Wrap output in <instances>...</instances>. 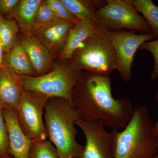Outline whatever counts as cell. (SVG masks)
<instances>
[{"label":"cell","mask_w":158,"mask_h":158,"mask_svg":"<svg viewBox=\"0 0 158 158\" xmlns=\"http://www.w3.org/2000/svg\"><path fill=\"white\" fill-rule=\"evenodd\" d=\"M71 101L80 118L101 120L113 130L126 127L134 112L132 104L127 99L113 98L110 75L88 72L80 74Z\"/></svg>","instance_id":"6da1fadb"},{"label":"cell","mask_w":158,"mask_h":158,"mask_svg":"<svg viewBox=\"0 0 158 158\" xmlns=\"http://www.w3.org/2000/svg\"><path fill=\"white\" fill-rule=\"evenodd\" d=\"M44 116L50 141L59 158H82L84 146L77 141L75 127L80 116L72 103L61 98H49Z\"/></svg>","instance_id":"7a4b0ae2"},{"label":"cell","mask_w":158,"mask_h":158,"mask_svg":"<svg viewBox=\"0 0 158 158\" xmlns=\"http://www.w3.org/2000/svg\"><path fill=\"white\" fill-rule=\"evenodd\" d=\"M153 125L147 108H134L123 131H112L114 158H153L158 150L157 141L152 131Z\"/></svg>","instance_id":"3957f363"},{"label":"cell","mask_w":158,"mask_h":158,"mask_svg":"<svg viewBox=\"0 0 158 158\" xmlns=\"http://www.w3.org/2000/svg\"><path fill=\"white\" fill-rule=\"evenodd\" d=\"M71 59V67L95 74L110 75L116 70V52L111 31L99 27L74 52Z\"/></svg>","instance_id":"277c9868"},{"label":"cell","mask_w":158,"mask_h":158,"mask_svg":"<svg viewBox=\"0 0 158 158\" xmlns=\"http://www.w3.org/2000/svg\"><path fill=\"white\" fill-rule=\"evenodd\" d=\"M80 74L79 70L72 67L60 65L51 72L39 76L20 77L24 90L40 94L49 98H65L72 103V93Z\"/></svg>","instance_id":"5b68a950"},{"label":"cell","mask_w":158,"mask_h":158,"mask_svg":"<svg viewBox=\"0 0 158 158\" xmlns=\"http://www.w3.org/2000/svg\"><path fill=\"white\" fill-rule=\"evenodd\" d=\"M95 23L110 31L122 29L152 32L148 23L132 5L130 0H108L98 10Z\"/></svg>","instance_id":"8992f818"},{"label":"cell","mask_w":158,"mask_h":158,"mask_svg":"<svg viewBox=\"0 0 158 158\" xmlns=\"http://www.w3.org/2000/svg\"><path fill=\"white\" fill-rule=\"evenodd\" d=\"M49 98L24 90L16 110L21 127L33 143L46 141L48 137L43 116Z\"/></svg>","instance_id":"52a82bcc"},{"label":"cell","mask_w":158,"mask_h":158,"mask_svg":"<svg viewBox=\"0 0 158 158\" xmlns=\"http://www.w3.org/2000/svg\"><path fill=\"white\" fill-rule=\"evenodd\" d=\"M111 37L116 52L117 67L122 79L128 82L131 80V66L135 54L142 44L155 39L152 32L136 34L134 31H111Z\"/></svg>","instance_id":"ba28073f"},{"label":"cell","mask_w":158,"mask_h":158,"mask_svg":"<svg viewBox=\"0 0 158 158\" xmlns=\"http://www.w3.org/2000/svg\"><path fill=\"white\" fill-rule=\"evenodd\" d=\"M76 125L86 138L82 158H114L113 132L106 131L101 120H85L79 118Z\"/></svg>","instance_id":"9c48e42d"},{"label":"cell","mask_w":158,"mask_h":158,"mask_svg":"<svg viewBox=\"0 0 158 158\" xmlns=\"http://www.w3.org/2000/svg\"><path fill=\"white\" fill-rule=\"evenodd\" d=\"M9 139V154L13 158H29L33 142L23 131L17 110H3Z\"/></svg>","instance_id":"30bf717a"},{"label":"cell","mask_w":158,"mask_h":158,"mask_svg":"<svg viewBox=\"0 0 158 158\" xmlns=\"http://www.w3.org/2000/svg\"><path fill=\"white\" fill-rule=\"evenodd\" d=\"M23 89L20 77L5 66L0 68V108L17 110Z\"/></svg>","instance_id":"8fae6325"},{"label":"cell","mask_w":158,"mask_h":158,"mask_svg":"<svg viewBox=\"0 0 158 158\" xmlns=\"http://www.w3.org/2000/svg\"><path fill=\"white\" fill-rule=\"evenodd\" d=\"M75 23L58 20L32 32L51 52L62 51Z\"/></svg>","instance_id":"7c38bea8"},{"label":"cell","mask_w":158,"mask_h":158,"mask_svg":"<svg viewBox=\"0 0 158 158\" xmlns=\"http://www.w3.org/2000/svg\"><path fill=\"white\" fill-rule=\"evenodd\" d=\"M21 40L34 71L38 74L43 73L50 65L51 52L32 33L23 32Z\"/></svg>","instance_id":"4fadbf2b"},{"label":"cell","mask_w":158,"mask_h":158,"mask_svg":"<svg viewBox=\"0 0 158 158\" xmlns=\"http://www.w3.org/2000/svg\"><path fill=\"white\" fill-rule=\"evenodd\" d=\"M98 27L94 21L78 20L69 34L61 52V59H70L80 45L94 34Z\"/></svg>","instance_id":"5bb4252c"},{"label":"cell","mask_w":158,"mask_h":158,"mask_svg":"<svg viewBox=\"0 0 158 158\" xmlns=\"http://www.w3.org/2000/svg\"><path fill=\"white\" fill-rule=\"evenodd\" d=\"M3 63L19 76H32L34 73L32 63L19 38H17L12 48L4 55Z\"/></svg>","instance_id":"9a60e30c"},{"label":"cell","mask_w":158,"mask_h":158,"mask_svg":"<svg viewBox=\"0 0 158 158\" xmlns=\"http://www.w3.org/2000/svg\"><path fill=\"white\" fill-rule=\"evenodd\" d=\"M41 0L20 1L14 12L11 15L16 19L23 32H32L37 9Z\"/></svg>","instance_id":"2e32d148"},{"label":"cell","mask_w":158,"mask_h":158,"mask_svg":"<svg viewBox=\"0 0 158 158\" xmlns=\"http://www.w3.org/2000/svg\"><path fill=\"white\" fill-rule=\"evenodd\" d=\"M66 9L78 20H95L98 10L106 1L60 0Z\"/></svg>","instance_id":"e0dca14e"},{"label":"cell","mask_w":158,"mask_h":158,"mask_svg":"<svg viewBox=\"0 0 158 158\" xmlns=\"http://www.w3.org/2000/svg\"><path fill=\"white\" fill-rule=\"evenodd\" d=\"M146 20L156 39H158V7L152 0H130Z\"/></svg>","instance_id":"ac0fdd59"},{"label":"cell","mask_w":158,"mask_h":158,"mask_svg":"<svg viewBox=\"0 0 158 158\" xmlns=\"http://www.w3.org/2000/svg\"><path fill=\"white\" fill-rule=\"evenodd\" d=\"M18 27L14 20L6 19L0 15V43L4 52L7 53L17 39Z\"/></svg>","instance_id":"d6986e66"},{"label":"cell","mask_w":158,"mask_h":158,"mask_svg":"<svg viewBox=\"0 0 158 158\" xmlns=\"http://www.w3.org/2000/svg\"><path fill=\"white\" fill-rule=\"evenodd\" d=\"M46 1H42L37 9L32 32L40 27L59 20Z\"/></svg>","instance_id":"ffe728a7"},{"label":"cell","mask_w":158,"mask_h":158,"mask_svg":"<svg viewBox=\"0 0 158 158\" xmlns=\"http://www.w3.org/2000/svg\"><path fill=\"white\" fill-rule=\"evenodd\" d=\"M29 158H59L56 150L50 141H39L33 143Z\"/></svg>","instance_id":"44dd1931"},{"label":"cell","mask_w":158,"mask_h":158,"mask_svg":"<svg viewBox=\"0 0 158 158\" xmlns=\"http://www.w3.org/2000/svg\"><path fill=\"white\" fill-rule=\"evenodd\" d=\"M46 1L59 19L73 23H75L78 20L66 9L60 0H46Z\"/></svg>","instance_id":"7402d4cb"},{"label":"cell","mask_w":158,"mask_h":158,"mask_svg":"<svg viewBox=\"0 0 158 158\" xmlns=\"http://www.w3.org/2000/svg\"><path fill=\"white\" fill-rule=\"evenodd\" d=\"M139 49L148 51L152 55L154 59V68L151 73V79L156 80L158 78V39L144 42Z\"/></svg>","instance_id":"603a6c76"},{"label":"cell","mask_w":158,"mask_h":158,"mask_svg":"<svg viewBox=\"0 0 158 158\" xmlns=\"http://www.w3.org/2000/svg\"><path fill=\"white\" fill-rule=\"evenodd\" d=\"M9 156V139L8 129L3 115V110L0 108V156Z\"/></svg>","instance_id":"cb8c5ba5"},{"label":"cell","mask_w":158,"mask_h":158,"mask_svg":"<svg viewBox=\"0 0 158 158\" xmlns=\"http://www.w3.org/2000/svg\"><path fill=\"white\" fill-rule=\"evenodd\" d=\"M19 2V0H0V15L12 14Z\"/></svg>","instance_id":"d4e9b609"},{"label":"cell","mask_w":158,"mask_h":158,"mask_svg":"<svg viewBox=\"0 0 158 158\" xmlns=\"http://www.w3.org/2000/svg\"><path fill=\"white\" fill-rule=\"evenodd\" d=\"M155 97L156 102L157 103L158 106V89L156 93ZM152 131L154 137L156 138V140L157 141L158 143V118L156 123L153 126Z\"/></svg>","instance_id":"484cf974"},{"label":"cell","mask_w":158,"mask_h":158,"mask_svg":"<svg viewBox=\"0 0 158 158\" xmlns=\"http://www.w3.org/2000/svg\"><path fill=\"white\" fill-rule=\"evenodd\" d=\"M3 51L2 47L0 43V67L4 66V63H3V60H4V55H3Z\"/></svg>","instance_id":"4316f807"},{"label":"cell","mask_w":158,"mask_h":158,"mask_svg":"<svg viewBox=\"0 0 158 158\" xmlns=\"http://www.w3.org/2000/svg\"><path fill=\"white\" fill-rule=\"evenodd\" d=\"M0 158H13V157L12 158H11V157H10V156H6V157H1V156H0Z\"/></svg>","instance_id":"83f0119b"},{"label":"cell","mask_w":158,"mask_h":158,"mask_svg":"<svg viewBox=\"0 0 158 158\" xmlns=\"http://www.w3.org/2000/svg\"><path fill=\"white\" fill-rule=\"evenodd\" d=\"M153 158H158V153H157L156 154V155Z\"/></svg>","instance_id":"f1b7e54d"},{"label":"cell","mask_w":158,"mask_h":158,"mask_svg":"<svg viewBox=\"0 0 158 158\" xmlns=\"http://www.w3.org/2000/svg\"></svg>","instance_id":"f546056e"},{"label":"cell","mask_w":158,"mask_h":158,"mask_svg":"<svg viewBox=\"0 0 158 158\" xmlns=\"http://www.w3.org/2000/svg\"><path fill=\"white\" fill-rule=\"evenodd\" d=\"M0 68H1V67H0Z\"/></svg>","instance_id":"4dcf8cb0"}]
</instances>
